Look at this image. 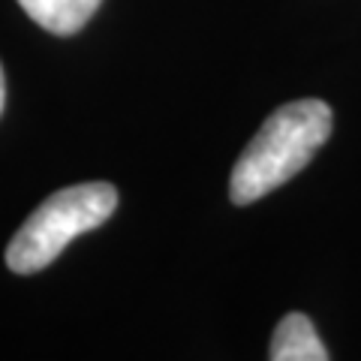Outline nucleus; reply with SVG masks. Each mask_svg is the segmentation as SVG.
Returning <instances> with one entry per match:
<instances>
[{
	"label": "nucleus",
	"mask_w": 361,
	"mask_h": 361,
	"mask_svg": "<svg viewBox=\"0 0 361 361\" xmlns=\"http://www.w3.org/2000/svg\"><path fill=\"white\" fill-rule=\"evenodd\" d=\"M331 121V109L322 99H295L280 106L241 151L232 169L229 199L235 205H253L295 178L329 142Z\"/></svg>",
	"instance_id": "nucleus-1"
},
{
	"label": "nucleus",
	"mask_w": 361,
	"mask_h": 361,
	"mask_svg": "<svg viewBox=\"0 0 361 361\" xmlns=\"http://www.w3.org/2000/svg\"><path fill=\"white\" fill-rule=\"evenodd\" d=\"M118 208V190L106 180H90L58 190L21 223L6 247V265L16 274H37L58 259L66 244L97 226Z\"/></svg>",
	"instance_id": "nucleus-2"
},
{
	"label": "nucleus",
	"mask_w": 361,
	"mask_h": 361,
	"mask_svg": "<svg viewBox=\"0 0 361 361\" xmlns=\"http://www.w3.org/2000/svg\"><path fill=\"white\" fill-rule=\"evenodd\" d=\"M103 0H18V6L37 21L42 30L54 33V37H73L78 33Z\"/></svg>",
	"instance_id": "nucleus-3"
},
{
	"label": "nucleus",
	"mask_w": 361,
	"mask_h": 361,
	"mask_svg": "<svg viewBox=\"0 0 361 361\" xmlns=\"http://www.w3.org/2000/svg\"><path fill=\"white\" fill-rule=\"evenodd\" d=\"M271 361H325L329 353L304 313H286L271 337Z\"/></svg>",
	"instance_id": "nucleus-4"
},
{
	"label": "nucleus",
	"mask_w": 361,
	"mask_h": 361,
	"mask_svg": "<svg viewBox=\"0 0 361 361\" xmlns=\"http://www.w3.org/2000/svg\"><path fill=\"white\" fill-rule=\"evenodd\" d=\"M4 99H6V85H4V66H0V111H4Z\"/></svg>",
	"instance_id": "nucleus-5"
}]
</instances>
